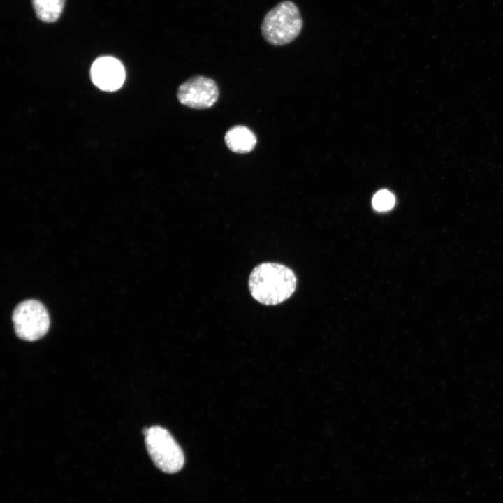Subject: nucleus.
Wrapping results in <instances>:
<instances>
[{
  "label": "nucleus",
  "mask_w": 503,
  "mask_h": 503,
  "mask_svg": "<svg viewBox=\"0 0 503 503\" xmlns=\"http://www.w3.org/2000/svg\"><path fill=\"white\" fill-rule=\"evenodd\" d=\"M303 20L298 6L292 1L284 0L270 9L264 16L261 34L273 45H284L294 41L300 34Z\"/></svg>",
  "instance_id": "2"
},
{
  "label": "nucleus",
  "mask_w": 503,
  "mask_h": 503,
  "mask_svg": "<svg viewBox=\"0 0 503 503\" xmlns=\"http://www.w3.org/2000/svg\"><path fill=\"white\" fill-rule=\"evenodd\" d=\"M224 140L231 151L239 154L250 152L254 150L257 142L254 133L242 125L230 128L225 134Z\"/></svg>",
  "instance_id": "7"
},
{
  "label": "nucleus",
  "mask_w": 503,
  "mask_h": 503,
  "mask_svg": "<svg viewBox=\"0 0 503 503\" xmlns=\"http://www.w3.org/2000/svg\"><path fill=\"white\" fill-rule=\"evenodd\" d=\"M296 284L293 271L277 263H263L256 266L248 282L252 296L265 305H276L288 300L294 293Z\"/></svg>",
  "instance_id": "1"
},
{
  "label": "nucleus",
  "mask_w": 503,
  "mask_h": 503,
  "mask_svg": "<svg viewBox=\"0 0 503 503\" xmlns=\"http://www.w3.org/2000/svg\"><path fill=\"white\" fill-rule=\"evenodd\" d=\"M16 335L26 341H35L43 337L50 327V317L45 306L36 300L19 303L12 315Z\"/></svg>",
  "instance_id": "4"
},
{
  "label": "nucleus",
  "mask_w": 503,
  "mask_h": 503,
  "mask_svg": "<svg viewBox=\"0 0 503 503\" xmlns=\"http://www.w3.org/2000/svg\"><path fill=\"white\" fill-rule=\"evenodd\" d=\"M37 17L45 22H53L61 15L65 0H32Z\"/></svg>",
  "instance_id": "8"
},
{
  "label": "nucleus",
  "mask_w": 503,
  "mask_h": 503,
  "mask_svg": "<svg viewBox=\"0 0 503 503\" xmlns=\"http://www.w3.org/2000/svg\"><path fill=\"white\" fill-rule=\"evenodd\" d=\"M92 79L94 85L105 91H115L122 85L125 71L122 63L112 57L98 58L91 68Z\"/></svg>",
  "instance_id": "6"
},
{
  "label": "nucleus",
  "mask_w": 503,
  "mask_h": 503,
  "mask_svg": "<svg viewBox=\"0 0 503 503\" xmlns=\"http://www.w3.org/2000/svg\"><path fill=\"white\" fill-rule=\"evenodd\" d=\"M372 206L378 212L391 210L395 203V198L393 193L386 189L377 191L372 198Z\"/></svg>",
  "instance_id": "9"
},
{
  "label": "nucleus",
  "mask_w": 503,
  "mask_h": 503,
  "mask_svg": "<svg viewBox=\"0 0 503 503\" xmlns=\"http://www.w3.org/2000/svg\"><path fill=\"white\" fill-rule=\"evenodd\" d=\"M147 452L154 465L166 473L180 471L184 462L182 449L171 434L160 426L143 429Z\"/></svg>",
  "instance_id": "3"
},
{
  "label": "nucleus",
  "mask_w": 503,
  "mask_h": 503,
  "mask_svg": "<svg viewBox=\"0 0 503 503\" xmlns=\"http://www.w3.org/2000/svg\"><path fill=\"white\" fill-rule=\"evenodd\" d=\"M179 102L193 109L212 107L219 98V89L215 81L210 78L196 75L180 85L177 92Z\"/></svg>",
  "instance_id": "5"
}]
</instances>
